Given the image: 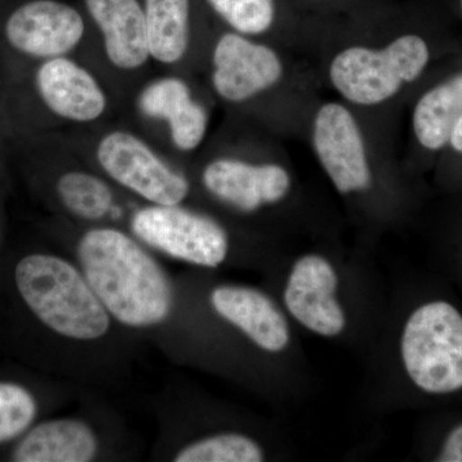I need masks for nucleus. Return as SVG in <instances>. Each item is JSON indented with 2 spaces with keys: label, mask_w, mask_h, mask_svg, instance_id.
<instances>
[{
  "label": "nucleus",
  "mask_w": 462,
  "mask_h": 462,
  "mask_svg": "<svg viewBox=\"0 0 462 462\" xmlns=\"http://www.w3.org/2000/svg\"><path fill=\"white\" fill-rule=\"evenodd\" d=\"M75 254L76 263L115 322L130 329H152L172 315L171 279L133 234L112 226L91 227L78 239Z\"/></svg>",
  "instance_id": "nucleus-1"
},
{
  "label": "nucleus",
  "mask_w": 462,
  "mask_h": 462,
  "mask_svg": "<svg viewBox=\"0 0 462 462\" xmlns=\"http://www.w3.org/2000/svg\"><path fill=\"white\" fill-rule=\"evenodd\" d=\"M14 284L30 312L60 338L98 342L115 322L78 263L65 257L27 254L14 267Z\"/></svg>",
  "instance_id": "nucleus-2"
},
{
  "label": "nucleus",
  "mask_w": 462,
  "mask_h": 462,
  "mask_svg": "<svg viewBox=\"0 0 462 462\" xmlns=\"http://www.w3.org/2000/svg\"><path fill=\"white\" fill-rule=\"evenodd\" d=\"M433 60V42L421 33L409 32L383 50L351 47L339 51L331 60L329 78L349 102L375 106L420 80Z\"/></svg>",
  "instance_id": "nucleus-3"
},
{
  "label": "nucleus",
  "mask_w": 462,
  "mask_h": 462,
  "mask_svg": "<svg viewBox=\"0 0 462 462\" xmlns=\"http://www.w3.org/2000/svg\"><path fill=\"white\" fill-rule=\"evenodd\" d=\"M400 357L410 382L422 393L462 391V314L443 300H430L407 316Z\"/></svg>",
  "instance_id": "nucleus-4"
},
{
  "label": "nucleus",
  "mask_w": 462,
  "mask_h": 462,
  "mask_svg": "<svg viewBox=\"0 0 462 462\" xmlns=\"http://www.w3.org/2000/svg\"><path fill=\"white\" fill-rule=\"evenodd\" d=\"M130 230L145 247L203 269H217L229 256L223 225L181 205L142 207L132 215Z\"/></svg>",
  "instance_id": "nucleus-5"
},
{
  "label": "nucleus",
  "mask_w": 462,
  "mask_h": 462,
  "mask_svg": "<svg viewBox=\"0 0 462 462\" xmlns=\"http://www.w3.org/2000/svg\"><path fill=\"white\" fill-rule=\"evenodd\" d=\"M96 156L111 180L148 205H181L189 196L188 179L136 134L126 130L106 134L97 145Z\"/></svg>",
  "instance_id": "nucleus-6"
},
{
  "label": "nucleus",
  "mask_w": 462,
  "mask_h": 462,
  "mask_svg": "<svg viewBox=\"0 0 462 462\" xmlns=\"http://www.w3.org/2000/svg\"><path fill=\"white\" fill-rule=\"evenodd\" d=\"M340 279L334 264L321 254H309L289 270L282 305L306 330L336 338L346 328V314L338 298Z\"/></svg>",
  "instance_id": "nucleus-7"
},
{
  "label": "nucleus",
  "mask_w": 462,
  "mask_h": 462,
  "mask_svg": "<svg viewBox=\"0 0 462 462\" xmlns=\"http://www.w3.org/2000/svg\"><path fill=\"white\" fill-rule=\"evenodd\" d=\"M312 143L319 162L340 194L360 193L372 185L363 134L345 106L327 103L319 109Z\"/></svg>",
  "instance_id": "nucleus-8"
},
{
  "label": "nucleus",
  "mask_w": 462,
  "mask_h": 462,
  "mask_svg": "<svg viewBox=\"0 0 462 462\" xmlns=\"http://www.w3.org/2000/svg\"><path fill=\"white\" fill-rule=\"evenodd\" d=\"M281 57L267 45L239 32H226L212 53V87L221 99L243 103L282 80Z\"/></svg>",
  "instance_id": "nucleus-9"
},
{
  "label": "nucleus",
  "mask_w": 462,
  "mask_h": 462,
  "mask_svg": "<svg viewBox=\"0 0 462 462\" xmlns=\"http://www.w3.org/2000/svg\"><path fill=\"white\" fill-rule=\"evenodd\" d=\"M8 44L36 60L67 56L83 42L85 23L78 9L58 0H32L12 12L5 26Z\"/></svg>",
  "instance_id": "nucleus-10"
},
{
  "label": "nucleus",
  "mask_w": 462,
  "mask_h": 462,
  "mask_svg": "<svg viewBox=\"0 0 462 462\" xmlns=\"http://www.w3.org/2000/svg\"><path fill=\"white\" fill-rule=\"evenodd\" d=\"M215 314L266 354H282L291 345V327L282 307L260 289L221 284L209 293Z\"/></svg>",
  "instance_id": "nucleus-11"
},
{
  "label": "nucleus",
  "mask_w": 462,
  "mask_h": 462,
  "mask_svg": "<svg viewBox=\"0 0 462 462\" xmlns=\"http://www.w3.org/2000/svg\"><path fill=\"white\" fill-rule=\"evenodd\" d=\"M202 184L216 199L249 214L284 199L291 189V176L276 163L223 157L203 169Z\"/></svg>",
  "instance_id": "nucleus-12"
},
{
  "label": "nucleus",
  "mask_w": 462,
  "mask_h": 462,
  "mask_svg": "<svg viewBox=\"0 0 462 462\" xmlns=\"http://www.w3.org/2000/svg\"><path fill=\"white\" fill-rule=\"evenodd\" d=\"M35 87L48 111L69 123H94L107 109V94L96 76L67 56L45 60L36 69Z\"/></svg>",
  "instance_id": "nucleus-13"
},
{
  "label": "nucleus",
  "mask_w": 462,
  "mask_h": 462,
  "mask_svg": "<svg viewBox=\"0 0 462 462\" xmlns=\"http://www.w3.org/2000/svg\"><path fill=\"white\" fill-rule=\"evenodd\" d=\"M138 108L145 117L165 121L178 151H196L205 141L208 115L180 78L166 76L145 85L139 93Z\"/></svg>",
  "instance_id": "nucleus-14"
},
{
  "label": "nucleus",
  "mask_w": 462,
  "mask_h": 462,
  "mask_svg": "<svg viewBox=\"0 0 462 462\" xmlns=\"http://www.w3.org/2000/svg\"><path fill=\"white\" fill-rule=\"evenodd\" d=\"M88 14L103 36L112 66L134 71L148 62L144 7L139 0H85Z\"/></svg>",
  "instance_id": "nucleus-15"
},
{
  "label": "nucleus",
  "mask_w": 462,
  "mask_h": 462,
  "mask_svg": "<svg viewBox=\"0 0 462 462\" xmlns=\"http://www.w3.org/2000/svg\"><path fill=\"white\" fill-rule=\"evenodd\" d=\"M100 439L80 418H58L32 425L12 451L17 462H90L98 457Z\"/></svg>",
  "instance_id": "nucleus-16"
},
{
  "label": "nucleus",
  "mask_w": 462,
  "mask_h": 462,
  "mask_svg": "<svg viewBox=\"0 0 462 462\" xmlns=\"http://www.w3.org/2000/svg\"><path fill=\"white\" fill-rule=\"evenodd\" d=\"M462 114V63L428 85L412 109V133L428 154L443 153Z\"/></svg>",
  "instance_id": "nucleus-17"
},
{
  "label": "nucleus",
  "mask_w": 462,
  "mask_h": 462,
  "mask_svg": "<svg viewBox=\"0 0 462 462\" xmlns=\"http://www.w3.org/2000/svg\"><path fill=\"white\" fill-rule=\"evenodd\" d=\"M149 54L162 65H176L190 44V0H144Z\"/></svg>",
  "instance_id": "nucleus-18"
},
{
  "label": "nucleus",
  "mask_w": 462,
  "mask_h": 462,
  "mask_svg": "<svg viewBox=\"0 0 462 462\" xmlns=\"http://www.w3.org/2000/svg\"><path fill=\"white\" fill-rule=\"evenodd\" d=\"M56 194L69 215L88 223L105 220L114 211L115 193L111 185L84 170L63 172L57 179Z\"/></svg>",
  "instance_id": "nucleus-19"
},
{
  "label": "nucleus",
  "mask_w": 462,
  "mask_h": 462,
  "mask_svg": "<svg viewBox=\"0 0 462 462\" xmlns=\"http://www.w3.org/2000/svg\"><path fill=\"white\" fill-rule=\"evenodd\" d=\"M175 462H261L266 460L263 445L239 431H218L180 447Z\"/></svg>",
  "instance_id": "nucleus-20"
},
{
  "label": "nucleus",
  "mask_w": 462,
  "mask_h": 462,
  "mask_svg": "<svg viewBox=\"0 0 462 462\" xmlns=\"http://www.w3.org/2000/svg\"><path fill=\"white\" fill-rule=\"evenodd\" d=\"M39 404L23 385L0 382V445L20 439L35 422Z\"/></svg>",
  "instance_id": "nucleus-21"
},
{
  "label": "nucleus",
  "mask_w": 462,
  "mask_h": 462,
  "mask_svg": "<svg viewBox=\"0 0 462 462\" xmlns=\"http://www.w3.org/2000/svg\"><path fill=\"white\" fill-rule=\"evenodd\" d=\"M236 32L254 36L269 32L276 14L275 0H207Z\"/></svg>",
  "instance_id": "nucleus-22"
},
{
  "label": "nucleus",
  "mask_w": 462,
  "mask_h": 462,
  "mask_svg": "<svg viewBox=\"0 0 462 462\" xmlns=\"http://www.w3.org/2000/svg\"><path fill=\"white\" fill-rule=\"evenodd\" d=\"M436 461L462 462V424L456 425L447 433L436 456Z\"/></svg>",
  "instance_id": "nucleus-23"
},
{
  "label": "nucleus",
  "mask_w": 462,
  "mask_h": 462,
  "mask_svg": "<svg viewBox=\"0 0 462 462\" xmlns=\"http://www.w3.org/2000/svg\"><path fill=\"white\" fill-rule=\"evenodd\" d=\"M445 152H448L452 157L462 158V114L456 123L454 130H452L449 141L447 143Z\"/></svg>",
  "instance_id": "nucleus-24"
},
{
  "label": "nucleus",
  "mask_w": 462,
  "mask_h": 462,
  "mask_svg": "<svg viewBox=\"0 0 462 462\" xmlns=\"http://www.w3.org/2000/svg\"><path fill=\"white\" fill-rule=\"evenodd\" d=\"M458 3H460V11H461V14H462V0H458Z\"/></svg>",
  "instance_id": "nucleus-25"
}]
</instances>
